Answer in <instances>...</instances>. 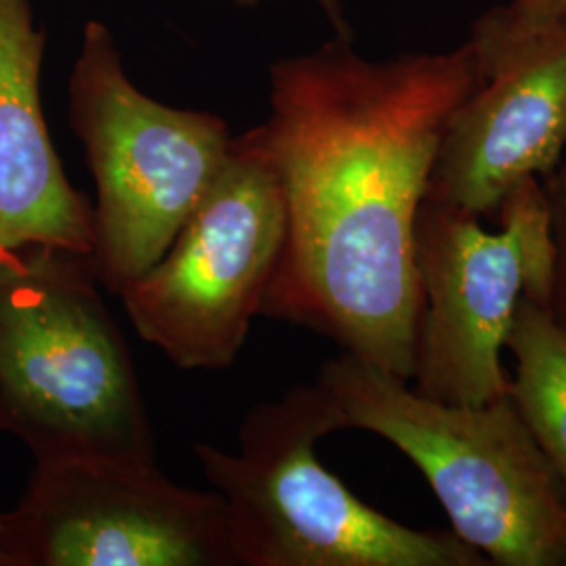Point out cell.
Masks as SVG:
<instances>
[{
	"mask_svg": "<svg viewBox=\"0 0 566 566\" xmlns=\"http://www.w3.org/2000/svg\"><path fill=\"white\" fill-rule=\"evenodd\" d=\"M317 385L344 428L369 430L420 468L453 525L489 565L566 566V495L510 397L437 401L343 353Z\"/></svg>",
	"mask_w": 566,
	"mask_h": 566,
	"instance_id": "3957f363",
	"label": "cell"
},
{
	"mask_svg": "<svg viewBox=\"0 0 566 566\" xmlns=\"http://www.w3.org/2000/svg\"><path fill=\"white\" fill-rule=\"evenodd\" d=\"M44 49L32 0H0V252L42 243L91 254L93 206L67 181L42 112Z\"/></svg>",
	"mask_w": 566,
	"mask_h": 566,
	"instance_id": "30bf717a",
	"label": "cell"
},
{
	"mask_svg": "<svg viewBox=\"0 0 566 566\" xmlns=\"http://www.w3.org/2000/svg\"><path fill=\"white\" fill-rule=\"evenodd\" d=\"M350 42L269 70L271 114L250 133L282 182L287 233L261 315L409 382L424 306L416 217L451 116L485 78L470 42L385 61Z\"/></svg>",
	"mask_w": 566,
	"mask_h": 566,
	"instance_id": "6da1fadb",
	"label": "cell"
},
{
	"mask_svg": "<svg viewBox=\"0 0 566 566\" xmlns=\"http://www.w3.org/2000/svg\"><path fill=\"white\" fill-rule=\"evenodd\" d=\"M231 2H233V4H240V7H254V4H259V2H263V0H231ZM317 2H319V7L324 9V13L327 15L329 23L336 28V34L343 36V39H353V36H350V28H348L346 18H344L343 0H317Z\"/></svg>",
	"mask_w": 566,
	"mask_h": 566,
	"instance_id": "5bb4252c",
	"label": "cell"
},
{
	"mask_svg": "<svg viewBox=\"0 0 566 566\" xmlns=\"http://www.w3.org/2000/svg\"><path fill=\"white\" fill-rule=\"evenodd\" d=\"M506 346L516 357L510 399L544 451L566 495V325L523 296Z\"/></svg>",
	"mask_w": 566,
	"mask_h": 566,
	"instance_id": "8fae6325",
	"label": "cell"
},
{
	"mask_svg": "<svg viewBox=\"0 0 566 566\" xmlns=\"http://www.w3.org/2000/svg\"><path fill=\"white\" fill-rule=\"evenodd\" d=\"M502 231L479 214L422 200L413 263L424 296L413 374L416 390L453 405H486L510 395L502 350L526 296L549 308L556 243L544 182L514 185L497 208Z\"/></svg>",
	"mask_w": 566,
	"mask_h": 566,
	"instance_id": "8992f818",
	"label": "cell"
},
{
	"mask_svg": "<svg viewBox=\"0 0 566 566\" xmlns=\"http://www.w3.org/2000/svg\"><path fill=\"white\" fill-rule=\"evenodd\" d=\"M0 566H9L7 556H4V552H2V516H0Z\"/></svg>",
	"mask_w": 566,
	"mask_h": 566,
	"instance_id": "9a60e30c",
	"label": "cell"
},
{
	"mask_svg": "<svg viewBox=\"0 0 566 566\" xmlns=\"http://www.w3.org/2000/svg\"><path fill=\"white\" fill-rule=\"evenodd\" d=\"M470 44L485 81L451 116L424 200L483 217L565 156L566 18L526 41Z\"/></svg>",
	"mask_w": 566,
	"mask_h": 566,
	"instance_id": "9c48e42d",
	"label": "cell"
},
{
	"mask_svg": "<svg viewBox=\"0 0 566 566\" xmlns=\"http://www.w3.org/2000/svg\"><path fill=\"white\" fill-rule=\"evenodd\" d=\"M565 18L566 0H512L474 21L470 42L500 44L526 41Z\"/></svg>",
	"mask_w": 566,
	"mask_h": 566,
	"instance_id": "7c38bea8",
	"label": "cell"
},
{
	"mask_svg": "<svg viewBox=\"0 0 566 566\" xmlns=\"http://www.w3.org/2000/svg\"><path fill=\"white\" fill-rule=\"evenodd\" d=\"M70 122L97 182L88 259L103 287L120 294L166 254L221 175L233 137L214 114L143 95L99 21L84 25Z\"/></svg>",
	"mask_w": 566,
	"mask_h": 566,
	"instance_id": "5b68a950",
	"label": "cell"
},
{
	"mask_svg": "<svg viewBox=\"0 0 566 566\" xmlns=\"http://www.w3.org/2000/svg\"><path fill=\"white\" fill-rule=\"evenodd\" d=\"M542 182L552 217V235L556 243V271L549 311L560 324L566 325V151L560 163L556 164V168Z\"/></svg>",
	"mask_w": 566,
	"mask_h": 566,
	"instance_id": "4fadbf2b",
	"label": "cell"
},
{
	"mask_svg": "<svg viewBox=\"0 0 566 566\" xmlns=\"http://www.w3.org/2000/svg\"><path fill=\"white\" fill-rule=\"evenodd\" d=\"M285 233L282 182L248 130L163 259L122 287L130 324L181 369H227L263 311Z\"/></svg>",
	"mask_w": 566,
	"mask_h": 566,
	"instance_id": "52a82bcc",
	"label": "cell"
},
{
	"mask_svg": "<svg viewBox=\"0 0 566 566\" xmlns=\"http://www.w3.org/2000/svg\"><path fill=\"white\" fill-rule=\"evenodd\" d=\"M0 516L9 566H235L223 497L156 462H36Z\"/></svg>",
	"mask_w": 566,
	"mask_h": 566,
	"instance_id": "ba28073f",
	"label": "cell"
},
{
	"mask_svg": "<svg viewBox=\"0 0 566 566\" xmlns=\"http://www.w3.org/2000/svg\"><path fill=\"white\" fill-rule=\"evenodd\" d=\"M86 252H0V432L36 462H156L130 348Z\"/></svg>",
	"mask_w": 566,
	"mask_h": 566,
	"instance_id": "7a4b0ae2",
	"label": "cell"
},
{
	"mask_svg": "<svg viewBox=\"0 0 566 566\" xmlns=\"http://www.w3.org/2000/svg\"><path fill=\"white\" fill-rule=\"evenodd\" d=\"M344 428L324 386L254 407L240 449L196 446L223 497L235 566H486L455 533L416 531L367 506L325 470L317 441Z\"/></svg>",
	"mask_w": 566,
	"mask_h": 566,
	"instance_id": "277c9868",
	"label": "cell"
}]
</instances>
